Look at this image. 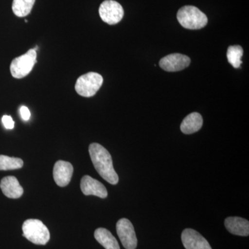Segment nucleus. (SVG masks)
I'll list each match as a JSON object with an SVG mask.
<instances>
[{
	"instance_id": "obj_1",
	"label": "nucleus",
	"mask_w": 249,
	"mask_h": 249,
	"mask_svg": "<svg viewBox=\"0 0 249 249\" xmlns=\"http://www.w3.org/2000/svg\"><path fill=\"white\" fill-rule=\"evenodd\" d=\"M89 152L93 166L101 178L110 184H117L119 176L114 170L109 152L103 145L96 142L90 144Z\"/></svg>"
},
{
	"instance_id": "obj_2",
	"label": "nucleus",
	"mask_w": 249,
	"mask_h": 249,
	"mask_svg": "<svg viewBox=\"0 0 249 249\" xmlns=\"http://www.w3.org/2000/svg\"><path fill=\"white\" fill-rule=\"evenodd\" d=\"M177 18L183 27L192 30L200 29L207 24L208 18L196 6H185L178 11Z\"/></svg>"
},
{
	"instance_id": "obj_3",
	"label": "nucleus",
	"mask_w": 249,
	"mask_h": 249,
	"mask_svg": "<svg viewBox=\"0 0 249 249\" xmlns=\"http://www.w3.org/2000/svg\"><path fill=\"white\" fill-rule=\"evenodd\" d=\"M23 236L32 243L45 245L50 240V232L45 224L39 219H29L22 225Z\"/></svg>"
},
{
	"instance_id": "obj_4",
	"label": "nucleus",
	"mask_w": 249,
	"mask_h": 249,
	"mask_svg": "<svg viewBox=\"0 0 249 249\" xmlns=\"http://www.w3.org/2000/svg\"><path fill=\"white\" fill-rule=\"evenodd\" d=\"M103 83V76L96 72H89L77 80L75 89L80 96L91 97L94 96Z\"/></svg>"
},
{
	"instance_id": "obj_5",
	"label": "nucleus",
	"mask_w": 249,
	"mask_h": 249,
	"mask_svg": "<svg viewBox=\"0 0 249 249\" xmlns=\"http://www.w3.org/2000/svg\"><path fill=\"white\" fill-rule=\"evenodd\" d=\"M36 58L37 53L35 49H31L27 53L14 59L10 67L11 75L18 79L27 76L37 62Z\"/></svg>"
},
{
	"instance_id": "obj_6",
	"label": "nucleus",
	"mask_w": 249,
	"mask_h": 249,
	"mask_svg": "<svg viewBox=\"0 0 249 249\" xmlns=\"http://www.w3.org/2000/svg\"><path fill=\"white\" fill-rule=\"evenodd\" d=\"M100 17L103 22L114 25L121 22L124 16L122 6L114 0H106L99 8Z\"/></svg>"
},
{
	"instance_id": "obj_7",
	"label": "nucleus",
	"mask_w": 249,
	"mask_h": 249,
	"mask_svg": "<svg viewBox=\"0 0 249 249\" xmlns=\"http://www.w3.org/2000/svg\"><path fill=\"white\" fill-rule=\"evenodd\" d=\"M116 232L124 248L136 249L137 238L133 225L129 219L122 218L116 224Z\"/></svg>"
},
{
	"instance_id": "obj_8",
	"label": "nucleus",
	"mask_w": 249,
	"mask_h": 249,
	"mask_svg": "<svg viewBox=\"0 0 249 249\" xmlns=\"http://www.w3.org/2000/svg\"><path fill=\"white\" fill-rule=\"evenodd\" d=\"M191 61V58L187 55L172 53L160 59V66L166 71H179L189 66Z\"/></svg>"
},
{
	"instance_id": "obj_9",
	"label": "nucleus",
	"mask_w": 249,
	"mask_h": 249,
	"mask_svg": "<svg viewBox=\"0 0 249 249\" xmlns=\"http://www.w3.org/2000/svg\"><path fill=\"white\" fill-rule=\"evenodd\" d=\"M181 241L186 249H212L208 241L193 229H185L181 234Z\"/></svg>"
},
{
	"instance_id": "obj_10",
	"label": "nucleus",
	"mask_w": 249,
	"mask_h": 249,
	"mask_svg": "<svg viewBox=\"0 0 249 249\" xmlns=\"http://www.w3.org/2000/svg\"><path fill=\"white\" fill-rule=\"evenodd\" d=\"M80 188L85 196H94L102 199L107 196L108 193L106 186L98 180L88 175H85L81 178Z\"/></svg>"
},
{
	"instance_id": "obj_11",
	"label": "nucleus",
	"mask_w": 249,
	"mask_h": 249,
	"mask_svg": "<svg viewBox=\"0 0 249 249\" xmlns=\"http://www.w3.org/2000/svg\"><path fill=\"white\" fill-rule=\"evenodd\" d=\"M73 173V167L71 163L58 160L53 167L54 181L59 186H67L71 181Z\"/></svg>"
},
{
	"instance_id": "obj_12",
	"label": "nucleus",
	"mask_w": 249,
	"mask_h": 249,
	"mask_svg": "<svg viewBox=\"0 0 249 249\" xmlns=\"http://www.w3.org/2000/svg\"><path fill=\"white\" fill-rule=\"evenodd\" d=\"M0 188L5 196L11 199H18L24 193L23 188L19 181L14 176L6 177L0 182Z\"/></svg>"
},
{
	"instance_id": "obj_13",
	"label": "nucleus",
	"mask_w": 249,
	"mask_h": 249,
	"mask_svg": "<svg viewBox=\"0 0 249 249\" xmlns=\"http://www.w3.org/2000/svg\"><path fill=\"white\" fill-rule=\"evenodd\" d=\"M228 231L233 235L249 236V222L247 219L239 217H229L224 222Z\"/></svg>"
},
{
	"instance_id": "obj_14",
	"label": "nucleus",
	"mask_w": 249,
	"mask_h": 249,
	"mask_svg": "<svg viewBox=\"0 0 249 249\" xmlns=\"http://www.w3.org/2000/svg\"><path fill=\"white\" fill-rule=\"evenodd\" d=\"M202 125V116L199 113L193 112L183 119L181 124V130L183 134H191L198 132Z\"/></svg>"
},
{
	"instance_id": "obj_15",
	"label": "nucleus",
	"mask_w": 249,
	"mask_h": 249,
	"mask_svg": "<svg viewBox=\"0 0 249 249\" xmlns=\"http://www.w3.org/2000/svg\"><path fill=\"white\" fill-rule=\"evenodd\" d=\"M94 237L106 249H120L118 241L107 229L98 228L95 231Z\"/></svg>"
},
{
	"instance_id": "obj_16",
	"label": "nucleus",
	"mask_w": 249,
	"mask_h": 249,
	"mask_svg": "<svg viewBox=\"0 0 249 249\" xmlns=\"http://www.w3.org/2000/svg\"><path fill=\"white\" fill-rule=\"evenodd\" d=\"M36 0H14L12 9L14 14L19 18L25 17L30 14Z\"/></svg>"
},
{
	"instance_id": "obj_17",
	"label": "nucleus",
	"mask_w": 249,
	"mask_h": 249,
	"mask_svg": "<svg viewBox=\"0 0 249 249\" xmlns=\"http://www.w3.org/2000/svg\"><path fill=\"white\" fill-rule=\"evenodd\" d=\"M243 49L240 45L230 46L227 51L228 61L234 68H240L242 65Z\"/></svg>"
},
{
	"instance_id": "obj_18",
	"label": "nucleus",
	"mask_w": 249,
	"mask_h": 249,
	"mask_svg": "<svg viewBox=\"0 0 249 249\" xmlns=\"http://www.w3.org/2000/svg\"><path fill=\"white\" fill-rule=\"evenodd\" d=\"M22 160L6 155H0V170H17L22 168Z\"/></svg>"
},
{
	"instance_id": "obj_19",
	"label": "nucleus",
	"mask_w": 249,
	"mask_h": 249,
	"mask_svg": "<svg viewBox=\"0 0 249 249\" xmlns=\"http://www.w3.org/2000/svg\"><path fill=\"white\" fill-rule=\"evenodd\" d=\"M1 121H2V124H4L5 128L8 129H14L15 123L11 116L7 115L3 116Z\"/></svg>"
},
{
	"instance_id": "obj_20",
	"label": "nucleus",
	"mask_w": 249,
	"mask_h": 249,
	"mask_svg": "<svg viewBox=\"0 0 249 249\" xmlns=\"http://www.w3.org/2000/svg\"><path fill=\"white\" fill-rule=\"evenodd\" d=\"M19 112H20V115L22 116L23 120L27 121L30 119L31 112L29 108L26 107V106H22L19 109Z\"/></svg>"
},
{
	"instance_id": "obj_21",
	"label": "nucleus",
	"mask_w": 249,
	"mask_h": 249,
	"mask_svg": "<svg viewBox=\"0 0 249 249\" xmlns=\"http://www.w3.org/2000/svg\"><path fill=\"white\" fill-rule=\"evenodd\" d=\"M25 22H26V23H27V22H28L27 19H25Z\"/></svg>"
}]
</instances>
